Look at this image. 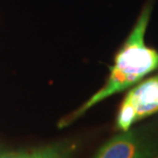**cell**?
Listing matches in <instances>:
<instances>
[{"label":"cell","mask_w":158,"mask_h":158,"mask_svg":"<svg viewBox=\"0 0 158 158\" xmlns=\"http://www.w3.org/2000/svg\"><path fill=\"white\" fill-rule=\"evenodd\" d=\"M156 158H158V156H157V157H156Z\"/></svg>","instance_id":"obj_5"},{"label":"cell","mask_w":158,"mask_h":158,"mask_svg":"<svg viewBox=\"0 0 158 158\" xmlns=\"http://www.w3.org/2000/svg\"><path fill=\"white\" fill-rule=\"evenodd\" d=\"M75 145L70 143L55 144L28 152L15 153L0 158H71L75 151Z\"/></svg>","instance_id":"obj_4"},{"label":"cell","mask_w":158,"mask_h":158,"mask_svg":"<svg viewBox=\"0 0 158 158\" xmlns=\"http://www.w3.org/2000/svg\"><path fill=\"white\" fill-rule=\"evenodd\" d=\"M150 6L143 9L127 39L116 53L106 84L79 108L70 120L80 116L106 98L135 85L146 75L158 69V52L145 43V33L150 20Z\"/></svg>","instance_id":"obj_1"},{"label":"cell","mask_w":158,"mask_h":158,"mask_svg":"<svg viewBox=\"0 0 158 158\" xmlns=\"http://www.w3.org/2000/svg\"><path fill=\"white\" fill-rule=\"evenodd\" d=\"M153 145L141 131H125L104 144L94 158H150Z\"/></svg>","instance_id":"obj_3"},{"label":"cell","mask_w":158,"mask_h":158,"mask_svg":"<svg viewBox=\"0 0 158 158\" xmlns=\"http://www.w3.org/2000/svg\"><path fill=\"white\" fill-rule=\"evenodd\" d=\"M158 112V74L146 79L126 94L120 105L116 127L125 131L132 124Z\"/></svg>","instance_id":"obj_2"}]
</instances>
